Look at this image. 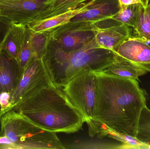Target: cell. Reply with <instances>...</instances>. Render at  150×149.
<instances>
[{
  "label": "cell",
  "mask_w": 150,
  "mask_h": 149,
  "mask_svg": "<svg viewBox=\"0 0 150 149\" xmlns=\"http://www.w3.org/2000/svg\"><path fill=\"white\" fill-rule=\"evenodd\" d=\"M97 88L92 120L112 131L136 139L146 93L138 80L97 72Z\"/></svg>",
  "instance_id": "cell-1"
},
{
  "label": "cell",
  "mask_w": 150,
  "mask_h": 149,
  "mask_svg": "<svg viewBox=\"0 0 150 149\" xmlns=\"http://www.w3.org/2000/svg\"><path fill=\"white\" fill-rule=\"evenodd\" d=\"M39 127L54 133L72 134L85 122L62 89L45 87L13 108Z\"/></svg>",
  "instance_id": "cell-2"
},
{
  "label": "cell",
  "mask_w": 150,
  "mask_h": 149,
  "mask_svg": "<svg viewBox=\"0 0 150 149\" xmlns=\"http://www.w3.org/2000/svg\"><path fill=\"white\" fill-rule=\"evenodd\" d=\"M116 55L114 51L100 47L95 38L81 49L67 52L51 38L42 59L53 84L62 88L80 73L101 71L114 62Z\"/></svg>",
  "instance_id": "cell-3"
},
{
  "label": "cell",
  "mask_w": 150,
  "mask_h": 149,
  "mask_svg": "<svg viewBox=\"0 0 150 149\" xmlns=\"http://www.w3.org/2000/svg\"><path fill=\"white\" fill-rule=\"evenodd\" d=\"M0 136L8 138L15 149H64L56 133L46 130L12 109L0 119Z\"/></svg>",
  "instance_id": "cell-4"
},
{
  "label": "cell",
  "mask_w": 150,
  "mask_h": 149,
  "mask_svg": "<svg viewBox=\"0 0 150 149\" xmlns=\"http://www.w3.org/2000/svg\"><path fill=\"white\" fill-rule=\"evenodd\" d=\"M97 72L86 71L73 77L61 89L87 122L93 118L96 102Z\"/></svg>",
  "instance_id": "cell-5"
},
{
  "label": "cell",
  "mask_w": 150,
  "mask_h": 149,
  "mask_svg": "<svg viewBox=\"0 0 150 149\" xmlns=\"http://www.w3.org/2000/svg\"><path fill=\"white\" fill-rule=\"evenodd\" d=\"M52 86L54 85L42 58L33 57L22 73L12 97L8 111L44 88Z\"/></svg>",
  "instance_id": "cell-6"
},
{
  "label": "cell",
  "mask_w": 150,
  "mask_h": 149,
  "mask_svg": "<svg viewBox=\"0 0 150 149\" xmlns=\"http://www.w3.org/2000/svg\"><path fill=\"white\" fill-rule=\"evenodd\" d=\"M49 30L51 38L62 49L71 52L81 49L94 40L97 29L92 22L70 21Z\"/></svg>",
  "instance_id": "cell-7"
},
{
  "label": "cell",
  "mask_w": 150,
  "mask_h": 149,
  "mask_svg": "<svg viewBox=\"0 0 150 149\" xmlns=\"http://www.w3.org/2000/svg\"><path fill=\"white\" fill-rule=\"evenodd\" d=\"M23 72L18 61L0 49V103L4 114L8 111Z\"/></svg>",
  "instance_id": "cell-8"
},
{
  "label": "cell",
  "mask_w": 150,
  "mask_h": 149,
  "mask_svg": "<svg viewBox=\"0 0 150 149\" xmlns=\"http://www.w3.org/2000/svg\"><path fill=\"white\" fill-rule=\"evenodd\" d=\"M47 0H0V17L27 25L44 10Z\"/></svg>",
  "instance_id": "cell-9"
},
{
  "label": "cell",
  "mask_w": 150,
  "mask_h": 149,
  "mask_svg": "<svg viewBox=\"0 0 150 149\" xmlns=\"http://www.w3.org/2000/svg\"><path fill=\"white\" fill-rule=\"evenodd\" d=\"M115 52L150 72V46L148 42L137 37L131 36L122 43Z\"/></svg>",
  "instance_id": "cell-10"
},
{
  "label": "cell",
  "mask_w": 150,
  "mask_h": 149,
  "mask_svg": "<svg viewBox=\"0 0 150 149\" xmlns=\"http://www.w3.org/2000/svg\"><path fill=\"white\" fill-rule=\"evenodd\" d=\"M119 0H93L87 9L71 19L95 22L112 17L120 10Z\"/></svg>",
  "instance_id": "cell-11"
},
{
  "label": "cell",
  "mask_w": 150,
  "mask_h": 149,
  "mask_svg": "<svg viewBox=\"0 0 150 149\" xmlns=\"http://www.w3.org/2000/svg\"><path fill=\"white\" fill-rule=\"evenodd\" d=\"M131 36L129 27L122 24L97 29L95 40L100 47L115 51L122 43Z\"/></svg>",
  "instance_id": "cell-12"
},
{
  "label": "cell",
  "mask_w": 150,
  "mask_h": 149,
  "mask_svg": "<svg viewBox=\"0 0 150 149\" xmlns=\"http://www.w3.org/2000/svg\"><path fill=\"white\" fill-rule=\"evenodd\" d=\"M93 1L92 0L74 10L47 19L31 22L26 25L31 31L34 32H40L54 29L69 22L77 15L84 12Z\"/></svg>",
  "instance_id": "cell-13"
},
{
  "label": "cell",
  "mask_w": 150,
  "mask_h": 149,
  "mask_svg": "<svg viewBox=\"0 0 150 149\" xmlns=\"http://www.w3.org/2000/svg\"><path fill=\"white\" fill-rule=\"evenodd\" d=\"M106 74L139 80V78L148 72L117 53L114 62L101 71Z\"/></svg>",
  "instance_id": "cell-14"
},
{
  "label": "cell",
  "mask_w": 150,
  "mask_h": 149,
  "mask_svg": "<svg viewBox=\"0 0 150 149\" xmlns=\"http://www.w3.org/2000/svg\"><path fill=\"white\" fill-rule=\"evenodd\" d=\"M92 0H47L44 10L33 21L50 18L77 8Z\"/></svg>",
  "instance_id": "cell-15"
},
{
  "label": "cell",
  "mask_w": 150,
  "mask_h": 149,
  "mask_svg": "<svg viewBox=\"0 0 150 149\" xmlns=\"http://www.w3.org/2000/svg\"><path fill=\"white\" fill-rule=\"evenodd\" d=\"M0 49L18 61L20 55V44L17 23H10L2 41Z\"/></svg>",
  "instance_id": "cell-16"
},
{
  "label": "cell",
  "mask_w": 150,
  "mask_h": 149,
  "mask_svg": "<svg viewBox=\"0 0 150 149\" xmlns=\"http://www.w3.org/2000/svg\"><path fill=\"white\" fill-rule=\"evenodd\" d=\"M20 44V55L18 62L24 71L34 57L31 48L30 30L27 25L18 24Z\"/></svg>",
  "instance_id": "cell-17"
},
{
  "label": "cell",
  "mask_w": 150,
  "mask_h": 149,
  "mask_svg": "<svg viewBox=\"0 0 150 149\" xmlns=\"http://www.w3.org/2000/svg\"><path fill=\"white\" fill-rule=\"evenodd\" d=\"M137 37L147 42H150V4L147 7L141 5L134 27Z\"/></svg>",
  "instance_id": "cell-18"
},
{
  "label": "cell",
  "mask_w": 150,
  "mask_h": 149,
  "mask_svg": "<svg viewBox=\"0 0 150 149\" xmlns=\"http://www.w3.org/2000/svg\"><path fill=\"white\" fill-rule=\"evenodd\" d=\"M29 30L30 44L33 55L36 57L42 58L46 51L51 39L50 31L34 32Z\"/></svg>",
  "instance_id": "cell-19"
},
{
  "label": "cell",
  "mask_w": 150,
  "mask_h": 149,
  "mask_svg": "<svg viewBox=\"0 0 150 149\" xmlns=\"http://www.w3.org/2000/svg\"><path fill=\"white\" fill-rule=\"evenodd\" d=\"M136 140L140 143L150 147V110L147 106L144 108L141 113Z\"/></svg>",
  "instance_id": "cell-20"
},
{
  "label": "cell",
  "mask_w": 150,
  "mask_h": 149,
  "mask_svg": "<svg viewBox=\"0 0 150 149\" xmlns=\"http://www.w3.org/2000/svg\"><path fill=\"white\" fill-rule=\"evenodd\" d=\"M142 3L129 5L120 10L112 18L128 27L134 28L135 25Z\"/></svg>",
  "instance_id": "cell-21"
},
{
  "label": "cell",
  "mask_w": 150,
  "mask_h": 149,
  "mask_svg": "<svg viewBox=\"0 0 150 149\" xmlns=\"http://www.w3.org/2000/svg\"><path fill=\"white\" fill-rule=\"evenodd\" d=\"M119 1L121 9L124 8L129 5L141 3L140 0H119Z\"/></svg>",
  "instance_id": "cell-22"
},
{
  "label": "cell",
  "mask_w": 150,
  "mask_h": 149,
  "mask_svg": "<svg viewBox=\"0 0 150 149\" xmlns=\"http://www.w3.org/2000/svg\"><path fill=\"white\" fill-rule=\"evenodd\" d=\"M142 5L144 7H147L149 3L150 0H140Z\"/></svg>",
  "instance_id": "cell-23"
},
{
  "label": "cell",
  "mask_w": 150,
  "mask_h": 149,
  "mask_svg": "<svg viewBox=\"0 0 150 149\" xmlns=\"http://www.w3.org/2000/svg\"><path fill=\"white\" fill-rule=\"evenodd\" d=\"M4 114V109L3 108L1 104L0 103V119H1V117H2V116Z\"/></svg>",
  "instance_id": "cell-24"
}]
</instances>
